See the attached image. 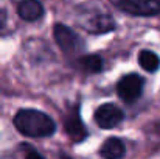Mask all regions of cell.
<instances>
[{
  "mask_svg": "<svg viewBox=\"0 0 160 159\" xmlns=\"http://www.w3.org/2000/svg\"><path fill=\"white\" fill-rule=\"evenodd\" d=\"M53 36L56 44L59 45V49L68 58L76 59L86 50V42L82 41V38L64 24H56L54 25Z\"/></svg>",
  "mask_w": 160,
  "mask_h": 159,
  "instance_id": "obj_2",
  "label": "cell"
},
{
  "mask_svg": "<svg viewBox=\"0 0 160 159\" xmlns=\"http://www.w3.org/2000/svg\"><path fill=\"white\" fill-rule=\"evenodd\" d=\"M159 130H160V125H159Z\"/></svg>",
  "mask_w": 160,
  "mask_h": 159,
  "instance_id": "obj_14",
  "label": "cell"
},
{
  "mask_svg": "<svg viewBox=\"0 0 160 159\" xmlns=\"http://www.w3.org/2000/svg\"><path fill=\"white\" fill-rule=\"evenodd\" d=\"M19 151H20V155H22L23 158H39V159L44 158L38 150H34V148H33L31 145H28V144H20V145H19Z\"/></svg>",
  "mask_w": 160,
  "mask_h": 159,
  "instance_id": "obj_12",
  "label": "cell"
},
{
  "mask_svg": "<svg viewBox=\"0 0 160 159\" xmlns=\"http://www.w3.org/2000/svg\"><path fill=\"white\" fill-rule=\"evenodd\" d=\"M17 14L25 22H36L44 17L45 9L39 0H22L17 5Z\"/></svg>",
  "mask_w": 160,
  "mask_h": 159,
  "instance_id": "obj_7",
  "label": "cell"
},
{
  "mask_svg": "<svg viewBox=\"0 0 160 159\" xmlns=\"http://www.w3.org/2000/svg\"><path fill=\"white\" fill-rule=\"evenodd\" d=\"M110 3L129 16L151 17L160 14V0H110Z\"/></svg>",
  "mask_w": 160,
  "mask_h": 159,
  "instance_id": "obj_3",
  "label": "cell"
},
{
  "mask_svg": "<svg viewBox=\"0 0 160 159\" xmlns=\"http://www.w3.org/2000/svg\"><path fill=\"white\" fill-rule=\"evenodd\" d=\"M64 130H65V134L68 136V139L73 144H79V142L87 139L89 131H87L86 125L81 120L79 103H76L73 108H70L68 112L65 114V117H64Z\"/></svg>",
  "mask_w": 160,
  "mask_h": 159,
  "instance_id": "obj_5",
  "label": "cell"
},
{
  "mask_svg": "<svg viewBox=\"0 0 160 159\" xmlns=\"http://www.w3.org/2000/svg\"><path fill=\"white\" fill-rule=\"evenodd\" d=\"M100 156L106 159H120L126 156V145L118 137H109L100 148Z\"/></svg>",
  "mask_w": 160,
  "mask_h": 159,
  "instance_id": "obj_9",
  "label": "cell"
},
{
  "mask_svg": "<svg viewBox=\"0 0 160 159\" xmlns=\"http://www.w3.org/2000/svg\"><path fill=\"white\" fill-rule=\"evenodd\" d=\"M93 119H95V122L100 128L112 130L124 120V112H123V109H120L113 103H104V105L97 108Z\"/></svg>",
  "mask_w": 160,
  "mask_h": 159,
  "instance_id": "obj_6",
  "label": "cell"
},
{
  "mask_svg": "<svg viewBox=\"0 0 160 159\" xmlns=\"http://www.w3.org/2000/svg\"><path fill=\"white\" fill-rule=\"evenodd\" d=\"M12 123L14 128L27 137H50L56 131L53 119L38 109H19Z\"/></svg>",
  "mask_w": 160,
  "mask_h": 159,
  "instance_id": "obj_1",
  "label": "cell"
},
{
  "mask_svg": "<svg viewBox=\"0 0 160 159\" xmlns=\"http://www.w3.org/2000/svg\"><path fill=\"white\" fill-rule=\"evenodd\" d=\"M145 87V78L138 73H128L121 77L117 83V95L124 102V103H135Z\"/></svg>",
  "mask_w": 160,
  "mask_h": 159,
  "instance_id": "obj_4",
  "label": "cell"
},
{
  "mask_svg": "<svg viewBox=\"0 0 160 159\" xmlns=\"http://www.w3.org/2000/svg\"><path fill=\"white\" fill-rule=\"evenodd\" d=\"M6 17H8L6 11L0 8V33L3 31V28H5V25H6Z\"/></svg>",
  "mask_w": 160,
  "mask_h": 159,
  "instance_id": "obj_13",
  "label": "cell"
},
{
  "mask_svg": "<svg viewBox=\"0 0 160 159\" xmlns=\"http://www.w3.org/2000/svg\"><path fill=\"white\" fill-rule=\"evenodd\" d=\"M138 64L143 70L154 73L160 67V58L151 50H142L138 53Z\"/></svg>",
  "mask_w": 160,
  "mask_h": 159,
  "instance_id": "obj_11",
  "label": "cell"
},
{
  "mask_svg": "<svg viewBox=\"0 0 160 159\" xmlns=\"http://www.w3.org/2000/svg\"><path fill=\"white\" fill-rule=\"evenodd\" d=\"M84 27L92 34H104L109 31H113L117 24L110 14H97L92 19H89Z\"/></svg>",
  "mask_w": 160,
  "mask_h": 159,
  "instance_id": "obj_8",
  "label": "cell"
},
{
  "mask_svg": "<svg viewBox=\"0 0 160 159\" xmlns=\"http://www.w3.org/2000/svg\"><path fill=\"white\" fill-rule=\"evenodd\" d=\"M76 66L86 73H100L104 69V61L100 55L90 53V55H81L76 58Z\"/></svg>",
  "mask_w": 160,
  "mask_h": 159,
  "instance_id": "obj_10",
  "label": "cell"
}]
</instances>
